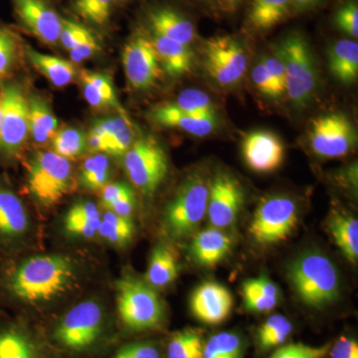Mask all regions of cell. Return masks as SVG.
Here are the masks:
<instances>
[{
	"label": "cell",
	"instance_id": "4",
	"mask_svg": "<svg viewBox=\"0 0 358 358\" xmlns=\"http://www.w3.org/2000/svg\"><path fill=\"white\" fill-rule=\"evenodd\" d=\"M26 183L39 204L53 206L74 187L72 164L54 152H37L28 164Z\"/></svg>",
	"mask_w": 358,
	"mask_h": 358
},
{
	"label": "cell",
	"instance_id": "21",
	"mask_svg": "<svg viewBox=\"0 0 358 358\" xmlns=\"http://www.w3.org/2000/svg\"><path fill=\"white\" fill-rule=\"evenodd\" d=\"M148 22L152 34L171 41L190 45L196 37L194 26L189 20L169 7H160L150 11Z\"/></svg>",
	"mask_w": 358,
	"mask_h": 358
},
{
	"label": "cell",
	"instance_id": "11",
	"mask_svg": "<svg viewBox=\"0 0 358 358\" xmlns=\"http://www.w3.org/2000/svg\"><path fill=\"white\" fill-rule=\"evenodd\" d=\"M246 53L242 45L230 36L211 37L205 42L203 65L209 77L222 87L233 86L247 70Z\"/></svg>",
	"mask_w": 358,
	"mask_h": 358
},
{
	"label": "cell",
	"instance_id": "32",
	"mask_svg": "<svg viewBox=\"0 0 358 358\" xmlns=\"http://www.w3.org/2000/svg\"><path fill=\"white\" fill-rule=\"evenodd\" d=\"M292 0H252L248 20L258 31H267L280 24L289 15Z\"/></svg>",
	"mask_w": 358,
	"mask_h": 358
},
{
	"label": "cell",
	"instance_id": "53",
	"mask_svg": "<svg viewBox=\"0 0 358 358\" xmlns=\"http://www.w3.org/2000/svg\"><path fill=\"white\" fill-rule=\"evenodd\" d=\"M292 1H293L294 6H296V8L305 9L315 6V4H317L320 0H292Z\"/></svg>",
	"mask_w": 358,
	"mask_h": 358
},
{
	"label": "cell",
	"instance_id": "39",
	"mask_svg": "<svg viewBox=\"0 0 358 358\" xmlns=\"http://www.w3.org/2000/svg\"><path fill=\"white\" fill-rule=\"evenodd\" d=\"M52 148L55 154L64 159H76L86 150V134L75 128L60 129L52 138Z\"/></svg>",
	"mask_w": 358,
	"mask_h": 358
},
{
	"label": "cell",
	"instance_id": "22",
	"mask_svg": "<svg viewBox=\"0 0 358 358\" xmlns=\"http://www.w3.org/2000/svg\"><path fill=\"white\" fill-rule=\"evenodd\" d=\"M150 38L162 70L169 76L178 78L192 72L194 54L189 45L171 41L155 34Z\"/></svg>",
	"mask_w": 358,
	"mask_h": 358
},
{
	"label": "cell",
	"instance_id": "51",
	"mask_svg": "<svg viewBox=\"0 0 358 358\" xmlns=\"http://www.w3.org/2000/svg\"><path fill=\"white\" fill-rule=\"evenodd\" d=\"M101 51V45L99 44L96 36L87 40L84 43L80 44L76 48L69 52L71 62L81 63L85 60L93 57Z\"/></svg>",
	"mask_w": 358,
	"mask_h": 358
},
{
	"label": "cell",
	"instance_id": "42",
	"mask_svg": "<svg viewBox=\"0 0 358 358\" xmlns=\"http://www.w3.org/2000/svg\"><path fill=\"white\" fill-rule=\"evenodd\" d=\"M331 345L310 346L303 343H289L278 348L268 358H324Z\"/></svg>",
	"mask_w": 358,
	"mask_h": 358
},
{
	"label": "cell",
	"instance_id": "23",
	"mask_svg": "<svg viewBox=\"0 0 358 358\" xmlns=\"http://www.w3.org/2000/svg\"><path fill=\"white\" fill-rule=\"evenodd\" d=\"M80 80L83 87V94L87 102L94 109H114L120 114H124V110L120 105L115 96L114 86L109 77L100 73L82 70Z\"/></svg>",
	"mask_w": 358,
	"mask_h": 358
},
{
	"label": "cell",
	"instance_id": "7",
	"mask_svg": "<svg viewBox=\"0 0 358 358\" xmlns=\"http://www.w3.org/2000/svg\"><path fill=\"white\" fill-rule=\"evenodd\" d=\"M2 126L0 157L4 162L17 159L29 136L28 96L17 82L1 85Z\"/></svg>",
	"mask_w": 358,
	"mask_h": 358
},
{
	"label": "cell",
	"instance_id": "27",
	"mask_svg": "<svg viewBox=\"0 0 358 358\" xmlns=\"http://www.w3.org/2000/svg\"><path fill=\"white\" fill-rule=\"evenodd\" d=\"M329 67L336 79L343 84L357 81L358 75V44L352 40L336 42L329 51Z\"/></svg>",
	"mask_w": 358,
	"mask_h": 358
},
{
	"label": "cell",
	"instance_id": "31",
	"mask_svg": "<svg viewBox=\"0 0 358 358\" xmlns=\"http://www.w3.org/2000/svg\"><path fill=\"white\" fill-rule=\"evenodd\" d=\"M176 253L166 245H159L152 251L148 264L147 282L154 288H164L176 281L178 275Z\"/></svg>",
	"mask_w": 358,
	"mask_h": 358
},
{
	"label": "cell",
	"instance_id": "55",
	"mask_svg": "<svg viewBox=\"0 0 358 358\" xmlns=\"http://www.w3.org/2000/svg\"><path fill=\"white\" fill-rule=\"evenodd\" d=\"M220 1L222 2L224 6L231 7L234 6L239 0H220Z\"/></svg>",
	"mask_w": 358,
	"mask_h": 358
},
{
	"label": "cell",
	"instance_id": "12",
	"mask_svg": "<svg viewBox=\"0 0 358 358\" xmlns=\"http://www.w3.org/2000/svg\"><path fill=\"white\" fill-rule=\"evenodd\" d=\"M308 140L315 155L324 159H338L352 152L357 134L346 115L334 113L313 120Z\"/></svg>",
	"mask_w": 358,
	"mask_h": 358
},
{
	"label": "cell",
	"instance_id": "54",
	"mask_svg": "<svg viewBox=\"0 0 358 358\" xmlns=\"http://www.w3.org/2000/svg\"><path fill=\"white\" fill-rule=\"evenodd\" d=\"M2 90L1 86H0V136H1V126H2Z\"/></svg>",
	"mask_w": 358,
	"mask_h": 358
},
{
	"label": "cell",
	"instance_id": "43",
	"mask_svg": "<svg viewBox=\"0 0 358 358\" xmlns=\"http://www.w3.org/2000/svg\"><path fill=\"white\" fill-rule=\"evenodd\" d=\"M93 36L95 35L86 26L74 20H63L62 18V27H61L60 41L59 42L62 44L66 50L69 52L73 50Z\"/></svg>",
	"mask_w": 358,
	"mask_h": 358
},
{
	"label": "cell",
	"instance_id": "33",
	"mask_svg": "<svg viewBox=\"0 0 358 358\" xmlns=\"http://www.w3.org/2000/svg\"><path fill=\"white\" fill-rule=\"evenodd\" d=\"M293 333V324L285 315L268 317L257 331V345L263 352L284 345Z\"/></svg>",
	"mask_w": 358,
	"mask_h": 358
},
{
	"label": "cell",
	"instance_id": "18",
	"mask_svg": "<svg viewBox=\"0 0 358 358\" xmlns=\"http://www.w3.org/2000/svg\"><path fill=\"white\" fill-rule=\"evenodd\" d=\"M29 217L22 200L0 178V245L11 246L24 236Z\"/></svg>",
	"mask_w": 358,
	"mask_h": 358
},
{
	"label": "cell",
	"instance_id": "41",
	"mask_svg": "<svg viewBox=\"0 0 358 358\" xmlns=\"http://www.w3.org/2000/svg\"><path fill=\"white\" fill-rule=\"evenodd\" d=\"M113 0H74L75 13L88 23L103 27L109 23Z\"/></svg>",
	"mask_w": 358,
	"mask_h": 358
},
{
	"label": "cell",
	"instance_id": "44",
	"mask_svg": "<svg viewBox=\"0 0 358 358\" xmlns=\"http://www.w3.org/2000/svg\"><path fill=\"white\" fill-rule=\"evenodd\" d=\"M336 24L341 31L352 38L358 36V8L355 3H348L338 9L334 17Z\"/></svg>",
	"mask_w": 358,
	"mask_h": 358
},
{
	"label": "cell",
	"instance_id": "19",
	"mask_svg": "<svg viewBox=\"0 0 358 358\" xmlns=\"http://www.w3.org/2000/svg\"><path fill=\"white\" fill-rule=\"evenodd\" d=\"M152 119L167 129H180L192 136L203 138L213 133L216 117H200L178 109L173 103H164L152 110Z\"/></svg>",
	"mask_w": 358,
	"mask_h": 358
},
{
	"label": "cell",
	"instance_id": "8",
	"mask_svg": "<svg viewBox=\"0 0 358 358\" xmlns=\"http://www.w3.org/2000/svg\"><path fill=\"white\" fill-rule=\"evenodd\" d=\"M122 157L127 176L143 194H154L169 173L166 152L154 138L134 141Z\"/></svg>",
	"mask_w": 358,
	"mask_h": 358
},
{
	"label": "cell",
	"instance_id": "30",
	"mask_svg": "<svg viewBox=\"0 0 358 358\" xmlns=\"http://www.w3.org/2000/svg\"><path fill=\"white\" fill-rule=\"evenodd\" d=\"M101 217L102 214L95 203L78 202L66 214L65 229L75 236L89 239L98 234Z\"/></svg>",
	"mask_w": 358,
	"mask_h": 358
},
{
	"label": "cell",
	"instance_id": "24",
	"mask_svg": "<svg viewBox=\"0 0 358 358\" xmlns=\"http://www.w3.org/2000/svg\"><path fill=\"white\" fill-rule=\"evenodd\" d=\"M327 229L343 256L352 264L358 259V221L345 211L334 210L327 219Z\"/></svg>",
	"mask_w": 358,
	"mask_h": 358
},
{
	"label": "cell",
	"instance_id": "14",
	"mask_svg": "<svg viewBox=\"0 0 358 358\" xmlns=\"http://www.w3.org/2000/svg\"><path fill=\"white\" fill-rule=\"evenodd\" d=\"M18 22L42 43L55 46L60 41L62 18L46 0H10Z\"/></svg>",
	"mask_w": 358,
	"mask_h": 358
},
{
	"label": "cell",
	"instance_id": "40",
	"mask_svg": "<svg viewBox=\"0 0 358 358\" xmlns=\"http://www.w3.org/2000/svg\"><path fill=\"white\" fill-rule=\"evenodd\" d=\"M178 109L200 117H216L215 107L204 92L188 89L181 92L173 103Z\"/></svg>",
	"mask_w": 358,
	"mask_h": 358
},
{
	"label": "cell",
	"instance_id": "5",
	"mask_svg": "<svg viewBox=\"0 0 358 358\" xmlns=\"http://www.w3.org/2000/svg\"><path fill=\"white\" fill-rule=\"evenodd\" d=\"M117 310L122 324L133 331H148L159 327L164 310L154 287L131 275L117 282Z\"/></svg>",
	"mask_w": 358,
	"mask_h": 358
},
{
	"label": "cell",
	"instance_id": "2",
	"mask_svg": "<svg viewBox=\"0 0 358 358\" xmlns=\"http://www.w3.org/2000/svg\"><path fill=\"white\" fill-rule=\"evenodd\" d=\"M289 279L305 305L324 308L338 300L341 279L331 259L319 252H308L289 268Z\"/></svg>",
	"mask_w": 358,
	"mask_h": 358
},
{
	"label": "cell",
	"instance_id": "20",
	"mask_svg": "<svg viewBox=\"0 0 358 358\" xmlns=\"http://www.w3.org/2000/svg\"><path fill=\"white\" fill-rule=\"evenodd\" d=\"M233 241L222 229L210 227L200 231L193 238L190 253L193 260L203 267L213 268L229 255Z\"/></svg>",
	"mask_w": 358,
	"mask_h": 358
},
{
	"label": "cell",
	"instance_id": "52",
	"mask_svg": "<svg viewBox=\"0 0 358 358\" xmlns=\"http://www.w3.org/2000/svg\"><path fill=\"white\" fill-rule=\"evenodd\" d=\"M131 188L129 185H124L122 182H115L110 183L103 186L102 188V195H101V199H102V204L103 207L107 209H110V207L117 201L120 197L122 195L126 194L129 190Z\"/></svg>",
	"mask_w": 358,
	"mask_h": 358
},
{
	"label": "cell",
	"instance_id": "35",
	"mask_svg": "<svg viewBox=\"0 0 358 358\" xmlns=\"http://www.w3.org/2000/svg\"><path fill=\"white\" fill-rule=\"evenodd\" d=\"M205 341L199 329H185L174 334L166 348L167 358H202Z\"/></svg>",
	"mask_w": 358,
	"mask_h": 358
},
{
	"label": "cell",
	"instance_id": "16",
	"mask_svg": "<svg viewBox=\"0 0 358 358\" xmlns=\"http://www.w3.org/2000/svg\"><path fill=\"white\" fill-rule=\"evenodd\" d=\"M242 154L252 171L270 173L277 171L284 162L285 148L277 134L268 131H256L245 136Z\"/></svg>",
	"mask_w": 358,
	"mask_h": 358
},
{
	"label": "cell",
	"instance_id": "17",
	"mask_svg": "<svg viewBox=\"0 0 358 358\" xmlns=\"http://www.w3.org/2000/svg\"><path fill=\"white\" fill-rule=\"evenodd\" d=\"M234 300L229 289L215 282H204L193 292L190 308L197 320L219 324L229 317Z\"/></svg>",
	"mask_w": 358,
	"mask_h": 358
},
{
	"label": "cell",
	"instance_id": "28",
	"mask_svg": "<svg viewBox=\"0 0 358 358\" xmlns=\"http://www.w3.org/2000/svg\"><path fill=\"white\" fill-rule=\"evenodd\" d=\"M29 136L35 143L44 145L52 141L58 131V120L50 106L38 96H28Z\"/></svg>",
	"mask_w": 358,
	"mask_h": 358
},
{
	"label": "cell",
	"instance_id": "15",
	"mask_svg": "<svg viewBox=\"0 0 358 358\" xmlns=\"http://www.w3.org/2000/svg\"><path fill=\"white\" fill-rule=\"evenodd\" d=\"M244 201L243 188L237 179L219 173L209 188L206 215L212 227L224 229L234 224Z\"/></svg>",
	"mask_w": 358,
	"mask_h": 358
},
{
	"label": "cell",
	"instance_id": "49",
	"mask_svg": "<svg viewBox=\"0 0 358 358\" xmlns=\"http://www.w3.org/2000/svg\"><path fill=\"white\" fill-rule=\"evenodd\" d=\"M327 355L331 358H358L357 341L350 336H341L331 345Z\"/></svg>",
	"mask_w": 358,
	"mask_h": 358
},
{
	"label": "cell",
	"instance_id": "9",
	"mask_svg": "<svg viewBox=\"0 0 358 358\" xmlns=\"http://www.w3.org/2000/svg\"><path fill=\"white\" fill-rule=\"evenodd\" d=\"M298 206L287 196H273L257 207L249 232L256 243L273 245L285 241L296 230Z\"/></svg>",
	"mask_w": 358,
	"mask_h": 358
},
{
	"label": "cell",
	"instance_id": "1",
	"mask_svg": "<svg viewBox=\"0 0 358 358\" xmlns=\"http://www.w3.org/2000/svg\"><path fill=\"white\" fill-rule=\"evenodd\" d=\"M76 277V268L68 257L35 256L7 270L0 287L9 300L32 305L62 296Z\"/></svg>",
	"mask_w": 358,
	"mask_h": 358
},
{
	"label": "cell",
	"instance_id": "45",
	"mask_svg": "<svg viewBox=\"0 0 358 358\" xmlns=\"http://www.w3.org/2000/svg\"><path fill=\"white\" fill-rule=\"evenodd\" d=\"M252 79H253L257 90L264 96L270 99H279L282 96V94L278 91L277 87H275L272 78L268 74L267 68L264 65L263 61L259 62L254 67L253 72H252Z\"/></svg>",
	"mask_w": 358,
	"mask_h": 358
},
{
	"label": "cell",
	"instance_id": "48",
	"mask_svg": "<svg viewBox=\"0 0 358 358\" xmlns=\"http://www.w3.org/2000/svg\"><path fill=\"white\" fill-rule=\"evenodd\" d=\"M242 291L253 292L268 298L279 299V289L267 277L254 278L243 282Z\"/></svg>",
	"mask_w": 358,
	"mask_h": 358
},
{
	"label": "cell",
	"instance_id": "37",
	"mask_svg": "<svg viewBox=\"0 0 358 358\" xmlns=\"http://www.w3.org/2000/svg\"><path fill=\"white\" fill-rule=\"evenodd\" d=\"M244 346L243 339L239 334L222 331L205 341L202 358H243Z\"/></svg>",
	"mask_w": 358,
	"mask_h": 358
},
{
	"label": "cell",
	"instance_id": "47",
	"mask_svg": "<svg viewBox=\"0 0 358 358\" xmlns=\"http://www.w3.org/2000/svg\"><path fill=\"white\" fill-rule=\"evenodd\" d=\"M242 294H243L245 308L250 312L266 313L277 307V299L268 298L262 294L249 291H242Z\"/></svg>",
	"mask_w": 358,
	"mask_h": 358
},
{
	"label": "cell",
	"instance_id": "26",
	"mask_svg": "<svg viewBox=\"0 0 358 358\" xmlns=\"http://www.w3.org/2000/svg\"><path fill=\"white\" fill-rule=\"evenodd\" d=\"M25 53L29 62L58 88L68 86L77 78L76 67L71 61L40 53L30 47L25 48Z\"/></svg>",
	"mask_w": 358,
	"mask_h": 358
},
{
	"label": "cell",
	"instance_id": "25",
	"mask_svg": "<svg viewBox=\"0 0 358 358\" xmlns=\"http://www.w3.org/2000/svg\"><path fill=\"white\" fill-rule=\"evenodd\" d=\"M95 126L105 138L108 155L124 157L136 141L133 124L126 113L98 120Z\"/></svg>",
	"mask_w": 358,
	"mask_h": 358
},
{
	"label": "cell",
	"instance_id": "36",
	"mask_svg": "<svg viewBox=\"0 0 358 358\" xmlns=\"http://www.w3.org/2000/svg\"><path fill=\"white\" fill-rule=\"evenodd\" d=\"M110 176L109 159L105 155L96 154L85 159L79 174V182L86 189L96 192L108 185Z\"/></svg>",
	"mask_w": 358,
	"mask_h": 358
},
{
	"label": "cell",
	"instance_id": "6",
	"mask_svg": "<svg viewBox=\"0 0 358 358\" xmlns=\"http://www.w3.org/2000/svg\"><path fill=\"white\" fill-rule=\"evenodd\" d=\"M209 188L201 176H192L179 187L164 214V230L176 240L190 236L206 215Z\"/></svg>",
	"mask_w": 358,
	"mask_h": 358
},
{
	"label": "cell",
	"instance_id": "29",
	"mask_svg": "<svg viewBox=\"0 0 358 358\" xmlns=\"http://www.w3.org/2000/svg\"><path fill=\"white\" fill-rule=\"evenodd\" d=\"M0 358H40L29 334L13 322H0Z\"/></svg>",
	"mask_w": 358,
	"mask_h": 358
},
{
	"label": "cell",
	"instance_id": "13",
	"mask_svg": "<svg viewBox=\"0 0 358 358\" xmlns=\"http://www.w3.org/2000/svg\"><path fill=\"white\" fill-rule=\"evenodd\" d=\"M122 65L127 81L136 91L154 88L164 74L152 40L145 34H136L126 44Z\"/></svg>",
	"mask_w": 358,
	"mask_h": 358
},
{
	"label": "cell",
	"instance_id": "56",
	"mask_svg": "<svg viewBox=\"0 0 358 358\" xmlns=\"http://www.w3.org/2000/svg\"><path fill=\"white\" fill-rule=\"evenodd\" d=\"M113 1H115V2H124V1H127V0H113Z\"/></svg>",
	"mask_w": 358,
	"mask_h": 358
},
{
	"label": "cell",
	"instance_id": "50",
	"mask_svg": "<svg viewBox=\"0 0 358 358\" xmlns=\"http://www.w3.org/2000/svg\"><path fill=\"white\" fill-rule=\"evenodd\" d=\"M264 65L267 68L268 74L272 78L278 91L282 96L286 95V76H285L284 63L277 55L263 59Z\"/></svg>",
	"mask_w": 358,
	"mask_h": 358
},
{
	"label": "cell",
	"instance_id": "34",
	"mask_svg": "<svg viewBox=\"0 0 358 358\" xmlns=\"http://www.w3.org/2000/svg\"><path fill=\"white\" fill-rule=\"evenodd\" d=\"M20 37L9 26L0 22V86L13 76L20 62Z\"/></svg>",
	"mask_w": 358,
	"mask_h": 358
},
{
	"label": "cell",
	"instance_id": "3",
	"mask_svg": "<svg viewBox=\"0 0 358 358\" xmlns=\"http://www.w3.org/2000/svg\"><path fill=\"white\" fill-rule=\"evenodd\" d=\"M284 63L286 95L296 109L307 107L317 87V70L308 42L300 34L286 37L275 47Z\"/></svg>",
	"mask_w": 358,
	"mask_h": 358
},
{
	"label": "cell",
	"instance_id": "38",
	"mask_svg": "<svg viewBox=\"0 0 358 358\" xmlns=\"http://www.w3.org/2000/svg\"><path fill=\"white\" fill-rule=\"evenodd\" d=\"M98 233L110 244L124 246L133 239L134 226L129 217H122L114 212L107 211L101 217Z\"/></svg>",
	"mask_w": 358,
	"mask_h": 358
},
{
	"label": "cell",
	"instance_id": "10",
	"mask_svg": "<svg viewBox=\"0 0 358 358\" xmlns=\"http://www.w3.org/2000/svg\"><path fill=\"white\" fill-rule=\"evenodd\" d=\"M103 313L96 301H85L66 313L54 331L56 341L71 352H83L103 333Z\"/></svg>",
	"mask_w": 358,
	"mask_h": 358
},
{
	"label": "cell",
	"instance_id": "46",
	"mask_svg": "<svg viewBox=\"0 0 358 358\" xmlns=\"http://www.w3.org/2000/svg\"><path fill=\"white\" fill-rule=\"evenodd\" d=\"M110 358H160L157 345L148 341L131 343L122 346L114 357Z\"/></svg>",
	"mask_w": 358,
	"mask_h": 358
}]
</instances>
